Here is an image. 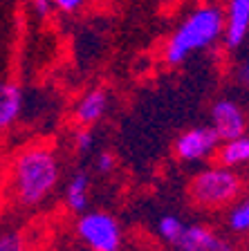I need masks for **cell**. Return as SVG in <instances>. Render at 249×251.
I'll use <instances>...</instances> for the list:
<instances>
[{"label":"cell","instance_id":"cell-1","mask_svg":"<svg viewBox=\"0 0 249 251\" xmlns=\"http://www.w3.org/2000/svg\"><path fill=\"white\" fill-rule=\"evenodd\" d=\"M224 34V11L218 5H200L177 25L164 47V61L180 65L193 52H202Z\"/></svg>","mask_w":249,"mask_h":251},{"label":"cell","instance_id":"cell-2","mask_svg":"<svg viewBox=\"0 0 249 251\" xmlns=\"http://www.w3.org/2000/svg\"><path fill=\"white\" fill-rule=\"evenodd\" d=\"M61 177V166L52 148L34 146L23 151L14 162V191L18 202L36 206L52 193Z\"/></svg>","mask_w":249,"mask_h":251},{"label":"cell","instance_id":"cell-3","mask_svg":"<svg viewBox=\"0 0 249 251\" xmlns=\"http://www.w3.org/2000/svg\"><path fill=\"white\" fill-rule=\"evenodd\" d=\"M243 193V179L229 166L204 168L193 177L189 186L191 200L202 209H222L234 204Z\"/></svg>","mask_w":249,"mask_h":251},{"label":"cell","instance_id":"cell-4","mask_svg":"<svg viewBox=\"0 0 249 251\" xmlns=\"http://www.w3.org/2000/svg\"><path fill=\"white\" fill-rule=\"evenodd\" d=\"M77 233L90 251H119L121 229L117 220L104 211L83 213L77 222Z\"/></svg>","mask_w":249,"mask_h":251},{"label":"cell","instance_id":"cell-5","mask_svg":"<svg viewBox=\"0 0 249 251\" xmlns=\"http://www.w3.org/2000/svg\"><path fill=\"white\" fill-rule=\"evenodd\" d=\"M220 146V137L211 126H197L175 139V155L182 162H202Z\"/></svg>","mask_w":249,"mask_h":251},{"label":"cell","instance_id":"cell-6","mask_svg":"<svg viewBox=\"0 0 249 251\" xmlns=\"http://www.w3.org/2000/svg\"><path fill=\"white\" fill-rule=\"evenodd\" d=\"M211 128L218 132L220 141L234 139V137L245 135L247 119L240 105L231 99H220L211 105Z\"/></svg>","mask_w":249,"mask_h":251},{"label":"cell","instance_id":"cell-7","mask_svg":"<svg viewBox=\"0 0 249 251\" xmlns=\"http://www.w3.org/2000/svg\"><path fill=\"white\" fill-rule=\"evenodd\" d=\"M249 34V0H229L224 11V45L227 50H238Z\"/></svg>","mask_w":249,"mask_h":251},{"label":"cell","instance_id":"cell-8","mask_svg":"<svg viewBox=\"0 0 249 251\" xmlns=\"http://www.w3.org/2000/svg\"><path fill=\"white\" fill-rule=\"evenodd\" d=\"M106 108H108V94H106V90L94 88L79 99L77 108H74V121L79 126H90L92 128L106 115Z\"/></svg>","mask_w":249,"mask_h":251},{"label":"cell","instance_id":"cell-9","mask_svg":"<svg viewBox=\"0 0 249 251\" xmlns=\"http://www.w3.org/2000/svg\"><path fill=\"white\" fill-rule=\"evenodd\" d=\"M23 103H25V94H23L21 85L14 81L0 83V130L9 128L21 117Z\"/></svg>","mask_w":249,"mask_h":251},{"label":"cell","instance_id":"cell-10","mask_svg":"<svg viewBox=\"0 0 249 251\" xmlns=\"http://www.w3.org/2000/svg\"><path fill=\"white\" fill-rule=\"evenodd\" d=\"M218 162L222 166H240V164L249 162V137L240 135L234 139H224L218 146Z\"/></svg>","mask_w":249,"mask_h":251},{"label":"cell","instance_id":"cell-11","mask_svg":"<svg viewBox=\"0 0 249 251\" xmlns=\"http://www.w3.org/2000/svg\"><path fill=\"white\" fill-rule=\"evenodd\" d=\"M216 235L218 233H213L209 226L191 225L184 229V233L180 235V240H177L173 247H175L177 251H204L213 242Z\"/></svg>","mask_w":249,"mask_h":251},{"label":"cell","instance_id":"cell-12","mask_svg":"<svg viewBox=\"0 0 249 251\" xmlns=\"http://www.w3.org/2000/svg\"><path fill=\"white\" fill-rule=\"evenodd\" d=\"M88 184H90V177L88 173H74L72 179L68 182V188H65V204L74 213H83L88 209Z\"/></svg>","mask_w":249,"mask_h":251},{"label":"cell","instance_id":"cell-13","mask_svg":"<svg viewBox=\"0 0 249 251\" xmlns=\"http://www.w3.org/2000/svg\"><path fill=\"white\" fill-rule=\"evenodd\" d=\"M184 229H187V225H184L177 215H164V218H160V222H157V233H160V238L164 242H168V245H175V242L180 240V235L184 233Z\"/></svg>","mask_w":249,"mask_h":251},{"label":"cell","instance_id":"cell-14","mask_svg":"<svg viewBox=\"0 0 249 251\" xmlns=\"http://www.w3.org/2000/svg\"><path fill=\"white\" fill-rule=\"evenodd\" d=\"M229 229L236 233H247L249 231V198H245L243 202H238L234 209L229 211Z\"/></svg>","mask_w":249,"mask_h":251},{"label":"cell","instance_id":"cell-15","mask_svg":"<svg viewBox=\"0 0 249 251\" xmlns=\"http://www.w3.org/2000/svg\"><path fill=\"white\" fill-rule=\"evenodd\" d=\"M92 146H94V132L90 130V126H81L74 132V148L79 152H88Z\"/></svg>","mask_w":249,"mask_h":251},{"label":"cell","instance_id":"cell-16","mask_svg":"<svg viewBox=\"0 0 249 251\" xmlns=\"http://www.w3.org/2000/svg\"><path fill=\"white\" fill-rule=\"evenodd\" d=\"M94 168H97V173H101V175H108L114 168V155L110 151H101L97 155V159H94Z\"/></svg>","mask_w":249,"mask_h":251},{"label":"cell","instance_id":"cell-17","mask_svg":"<svg viewBox=\"0 0 249 251\" xmlns=\"http://www.w3.org/2000/svg\"><path fill=\"white\" fill-rule=\"evenodd\" d=\"M0 251H25L21 235H16V233L0 235Z\"/></svg>","mask_w":249,"mask_h":251},{"label":"cell","instance_id":"cell-18","mask_svg":"<svg viewBox=\"0 0 249 251\" xmlns=\"http://www.w3.org/2000/svg\"><path fill=\"white\" fill-rule=\"evenodd\" d=\"M52 2H54V9L63 11V14H72V11L81 9L85 0H52Z\"/></svg>","mask_w":249,"mask_h":251},{"label":"cell","instance_id":"cell-19","mask_svg":"<svg viewBox=\"0 0 249 251\" xmlns=\"http://www.w3.org/2000/svg\"><path fill=\"white\" fill-rule=\"evenodd\" d=\"M236 78H238V83L243 85L245 90H249V58H245V61L238 65V70H236Z\"/></svg>","mask_w":249,"mask_h":251},{"label":"cell","instance_id":"cell-20","mask_svg":"<svg viewBox=\"0 0 249 251\" xmlns=\"http://www.w3.org/2000/svg\"><path fill=\"white\" fill-rule=\"evenodd\" d=\"M204 251H236V249H234V245H231L229 240H224L222 235H216V238H213V242Z\"/></svg>","mask_w":249,"mask_h":251},{"label":"cell","instance_id":"cell-21","mask_svg":"<svg viewBox=\"0 0 249 251\" xmlns=\"http://www.w3.org/2000/svg\"><path fill=\"white\" fill-rule=\"evenodd\" d=\"M31 7H34V11H36L41 18H45V16H50V11L54 9V2L52 0H31Z\"/></svg>","mask_w":249,"mask_h":251}]
</instances>
